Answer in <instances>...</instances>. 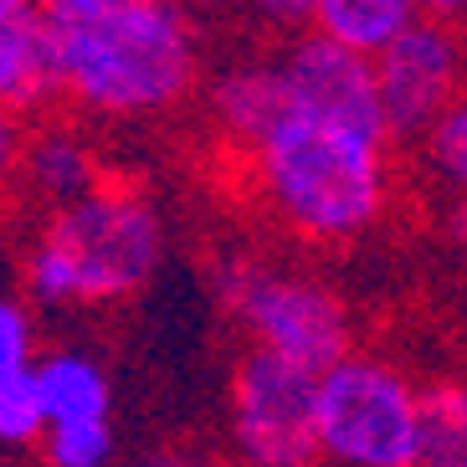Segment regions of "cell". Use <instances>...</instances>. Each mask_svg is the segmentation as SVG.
Returning <instances> with one entry per match:
<instances>
[{
    "label": "cell",
    "instance_id": "9",
    "mask_svg": "<svg viewBox=\"0 0 467 467\" xmlns=\"http://www.w3.org/2000/svg\"><path fill=\"white\" fill-rule=\"evenodd\" d=\"M206 103H211L216 129L232 144H242L247 154L293 119L288 78H283V62L277 57H247V62L221 67L206 88Z\"/></svg>",
    "mask_w": 467,
    "mask_h": 467
},
{
    "label": "cell",
    "instance_id": "6",
    "mask_svg": "<svg viewBox=\"0 0 467 467\" xmlns=\"http://www.w3.org/2000/svg\"><path fill=\"white\" fill-rule=\"evenodd\" d=\"M232 447L242 467H318V375L247 344L232 370Z\"/></svg>",
    "mask_w": 467,
    "mask_h": 467
},
{
    "label": "cell",
    "instance_id": "21",
    "mask_svg": "<svg viewBox=\"0 0 467 467\" xmlns=\"http://www.w3.org/2000/svg\"><path fill=\"white\" fill-rule=\"evenodd\" d=\"M144 467H221L211 457H191V452H165V457H150Z\"/></svg>",
    "mask_w": 467,
    "mask_h": 467
},
{
    "label": "cell",
    "instance_id": "17",
    "mask_svg": "<svg viewBox=\"0 0 467 467\" xmlns=\"http://www.w3.org/2000/svg\"><path fill=\"white\" fill-rule=\"evenodd\" d=\"M52 421H47L36 375L0 385V447H42Z\"/></svg>",
    "mask_w": 467,
    "mask_h": 467
},
{
    "label": "cell",
    "instance_id": "18",
    "mask_svg": "<svg viewBox=\"0 0 467 467\" xmlns=\"http://www.w3.org/2000/svg\"><path fill=\"white\" fill-rule=\"evenodd\" d=\"M42 365V344H36V314L21 298L0 293V385L26 380Z\"/></svg>",
    "mask_w": 467,
    "mask_h": 467
},
{
    "label": "cell",
    "instance_id": "3",
    "mask_svg": "<svg viewBox=\"0 0 467 467\" xmlns=\"http://www.w3.org/2000/svg\"><path fill=\"white\" fill-rule=\"evenodd\" d=\"M247 160L267 211L303 242H355L385 216L390 201L385 144L344 129L288 119Z\"/></svg>",
    "mask_w": 467,
    "mask_h": 467
},
{
    "label": "cell",
    "instance_id": "14",
    "mask_svg": "<svg viewBox=\"0 0 467 467\" xmlns=\"http://www.w3.org/2000/svg\"><path fill=\"white\" fill-rule=\"evenodd\" d=\"M421 467H467V380L426 385Z\"/></svg>",
    "mask_w": 467,
    "mask_h": 467
},
{
    "label": "cell",
    "instance_id": "5",
    "mask_svg": "<svg viewBox=\"0 0 467 467\" xmlns=\"http://www.w3.org/2000/svg\"><path fill=\"white\" fill-rule=\"evenodd\" d=\"M426 390L380 355H349L318 375V441L334 467H421Z\"/></svg>",
    "mask_w": 467,
    "mask_h": 467
},
{
    "label": "cell",
    "instance_id": "12",
    "mask_svg": "<svg viewBox=\"0 0 467 467\" xmlns=\"http://www.w3.org/2000/svg\"><path fill=\"white\" fill-rule=\"evenodd\" d=\"M36 390H42L47 421H113V380L103 359L88 349H47L36 365Z\"/></svg>",
    "mask_w": 467,
    "mask_h": 467
},
{
    "label": "cell",
    "instance_id": "20",
    "mask_svg": "<svg viewBox=\"0 0 467 467\" xmlns=\"http://www.w3.org/2000/svg\"><path fill=\"white\" fill-rule=\"evenodd\" d=\"M447 236H452L457 247L467 252V195H457L452 211H447Z\"/></svg>",
    "mask_w": 467,
    "mask_h": 467
},
{
    "label": "cell",
    "instance_id": "10",
    "mask_svg": "<svg viewBox=\"0 0 467 467\" xmlns=\"http://www.w3.org/2000/svg\"><path fill=\"white\" fill-rule=\"evenodd\" d=\"M57 93L62 83H57V52L42 5L0 0V109L31 113Z\"/></svg>",
    "mask_w": 467,
    "mask_h": 467
},
{
    "label": "cell",
    "instance_id": "15",
    "mask_svg": "<svg viewBox=\"0 0 467 467\" xmlns=\"http://www.w3.org/2000/svg\"><path fill=\"white\" fill-rule=\"evenodd\" d=\"M119 437L113 421H72V426H52L42 441V462L47 467H113Z\"/></svg>",
    "mask_w": 467,
    "mask_h": 467
},
{
    "label": "cell",
    "instance_id": "4",
    "mask_svg": "<svg viewBox=\"0 0 467 467\" xmlns=\"http://www.w3.org/2000/svg\"><path fill=\"white\" fill-rule=\"evenodd\" d=\"M216 298L247 329L252 349H267L308 375H329L355 355L349 308L303 273H283L257 257H226L216 267Z\"/></svg>",
    "mask_w": 467,
    "mask_h": 467
},
{
    "label": "cell",
    "instance_id": "11",
    "mask_svg": "<svg viewBox=\"0 0 467 467\" xmlns=\"http://www.w3.org/2000/svg\"><path fill=\"white\" fill-rule=\"evenodd\" d=\"M21 180H26V191L36 195V201L62 211V206H78L83 195H93L109 175H103L98 150L83 134H72V129H42V134L26 139Z\"/></svg>",
    "mask_w": 467,
    "mask_h": 467
},
{
    "label": "cell",
    "instance_id": "2",
    "mask_svg": "<svg viewBox=\"0 0 467 467\" xmlns=\"http://www.w3.org/2000/svg\"><path fill=\"white\" fill-rule=\"evenodd\" d=\"M165 221L139 185L103 180L78 206H62L42 221L26 247L21 277L42 308L67 303H119L160 273Z\"/></svg>",
    "mask_w": 467,
    "mask_h": 467
},
{
    "label": "cell",
    "instance_id": "1",
    "mask_svg": "<svg viewBox=\"0 0 467 467\" xmlns=\"http://www.w3.org/2000/svg\"><path fill=\"white\" fill-rule=\"evenodd\" d=\"M57 83L98 119H154L201 83V36L165 0H47Z\"/></svg>",
    "mask_w": 467,
    "mask_h": 467
},
{
    "label": "cell",
    "instance_id": "8",
    "mask_svg": "<svg viewBox=\"0 0 467 467\" xmlns=\"http://www.w3.org/2000/svg\"><path fill=\"white\" fill-rule=\"evenodd\" d=\"M277 62H283V78H288L293 119L344 129V134L375 139V144L390 139L385 103H380V78H375L370 57L349 52V47L318 36V31H298L277 52Z\"/></svg>",
    "mask_w": 467,
    "mask_h": 467
},
{
    "label": "cell",
    "instance_id": "7",
    "mask_svg": "<svg viewBox=\"0 0 467 467\" xmlns=\"http://www.w3.org/2000/svg\"><path fill=\"white\" fill-rule=\"evenodd\" d=\"M390 139H426L437 119L467 93V42L441 16L421 11L396 42L375 57Z\"/></svg>",
    "mask_w": 467,
    "mask_h": 467
},
{
    "label": "cell",
    "instance_id": "16",
    "mask_svg": "<svg viewBox=\"0 0 467 467\" xmlns=\"http://www.w3.org/2000/svg\"><path fill=\"white\" fill-rule=\"evenodd\" d=\"M421 154H426V165H431V175H437L447 191L467 195V93L457 98L452 109L437 119V129L421 139Z\"/></svg>",
    "mask_w": 467,
    "mask_h": 467
},
{
    "label": "cell",
    "instance_id": "19",
    "mask_svg": "<svg viewBox=\"0 0 467 467\" xmlns=\"http://www.w3.org/2000/svg\"><path fill=\"white\" fill-rule=\"evenodd\" d=\"M21 154H26V134H21V119L0 109V180H11L21 170Z\"/></svg>",
    "mask_w": 467,
    "mask_h": 467
},
{
    "label": "cell",
    "instance_id": "13",
    "mask_svg": "<svg viewBox=\"0 0 467 467\" xmlns=\"http://www.w3.org/2000/svg\"><path fill=\"white\" fill-rule=\"evenodd\" d=\"M416 21H421V5H411V0H314L308 31H318V36H329V42L375 62Z\"/></svg>",
    "mask_w": 467,
    "mask_h": 467
}]
</instances>
